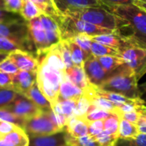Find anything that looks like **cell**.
I'll return each instance as SVG.
<instances>
[{"instance_id": "obj_26", "label": "cell", "mask_w": 146, "mask_h": 146, "mask_svg": "<svg viewBox=\"0 0 146 146\" xmlns=\"http://www.w3.org/2000/svg\"><path fill=\"white\" fill-rule=\"evenodd\" d=\"M91 53L95 57H101L105 56H120L119 51L116 50L109 47L107 45L102 44L100 43H98L94 40L92 41L91 44Z\"/></svg>"}, {"instance_id": "obj_31", "label": "cell", "mask_w": 146, "mask_h": 146, "mask_svg": "<svg viewBox=\"0 0 146 146\" xmlns=\"http://www.w3.org/2000/svg\"><path fill=\"white\" fill-rule=\"evenodd\" d=\"M93 138L99 146H115L119 139L118 135L112 134L105 130Z\"/></svg>"}, {"instance_id": "obj_8", "label": "cell", "mask_w": 146, "mask_h": 146, "mask_svg": "<svg viewBox=\"0 0 146 146\" xmlns=\"http://www.w3.org/2000/svg\"><path fill=\"white\" fill-rule=\"evenodd\" d=\"M23 130L29 138L51 135L63 131L57 126L52 110H44L40 115L27 120Z\"/></svg>"}, {"instance_id": "obj_27", "label": "cell", "mask_w": 146, "mask_h": 146, "mask_svg": "<svg viewBox=\"0 0 146 146\" xmlns=\"http://www.w3.org/2000/svg\"><path fill=\"white\" fill-rule=\"evenodd\" d=\"M22 3L20 15L26 21H29L41 15L38 8L31 0H22Z\"/></svg>"}, {"instance_id": "obj_4", "label": "cell", "mask_w": 146, "mask_h": 146, "mask_svg": "<svg viewBox=\"0 0 146 146\" xmlns=\"http://www.w3.org/2000/svg\"><path fill=\"white\" fill-rule=\"evenodd\" d=\"M65 76V72L56 68L42 59H38L37 84L52 108L58 103L60 85Z\"/></svg>"}, {"instance_id": "obj_53", "label": "cell", "mask_w": 146, "mask_h": 146, "mask_svg": "<svg viewBox=\"0 0 146 146\" xmlns=\"http://www.w3.org/2000/svg\"><path fill=\"white\" fill-rule=\"evenodd\" d=\"M9 56L8 53H4V52H0V62H2L4 59H6Z\"/></svg>"}, {"instance_id": "obj_36", "label": "cell", "mask_w": 146, "mask_h": 146, "mask_svg": "<svg viewBox=\"0 0 146 146\" xmlns=\"http://www.w3.org/2000/svg\"><path fill=\"white\" fill-rule=\"evenodd\" d=\"M115 146H146V134L140 133L137 137L133 139H119Z\"/></svg>"}, {"instance_id": "obj_41", "label": "cell", "mask_w": 146, "mask_h": 146, "mask_svg": "<svg viewBox=\"0 0 146 146\" xmlns=\"http://www.w3.org/2000/svg\"><path fill=\"white\" fill-rule=\"evenodd\" d=\"M101 6L110 9L115 8L119 6H125V5H131L137 0H98Z\"/></svg>"}, {"instance_id": "obj_6", "label": "cell", "mask_w": 146, "mask_h": 146, "mask_svg": "<svg viewBox=\"0 0 146 146\" xmlns=\"http://www.w3.org/2000/svg\"><path fill=\"white\" fill-rule=\"evenodd\" d=\"M56 22L61 31L62 40L71 39L80 33H85L92 38L98 35L107 34L115 32L65 15H62Z\"/></svg>"}, {"instance_id": "obj_1", "label": "cell", "mask_w": 146, "mask_h": 146, "mask_svg": "<svg viewBox=\"0 0 146 146\" xmlns=\"http://www.w3.org/2000/svg\"><path fill=\"white\" fill-rule=\"evenodd\" d=\"M107 9L120 18V26L117 32L132 45L138 46L146 50L145 11L134 4Z\"/></svg>"}, {"instance_id": "obj_55", "label": "cell", "mask_w": 146, "mask_h": 146, "mask_svg": "<svg viewBox=\"0 0 146 146\" xmlns=\"http://www.w3.org/2000/svg\"><path fill=\"white\" fill-rule=\"evenodd\" d=\"M144 105H145V106L146 107V102H145V103H144Z\"/></svg>"}, {"instance_id": "obj_38", "label": "cell", "mask_w": 146, "mask_h": 146, "mask_svg": "<svg viewBox=\"0 0 146 146\" xmlns=\"http://www.w3.org/2000/svg\"><path fill=\"white\" fill-rule=\"evenodd\" d=\"M77 100H61L58 101L59 107L62 113L68 120L70 117L74 116V111L75 109Z\"/></svg>"}, {"instance_id": "obj_2", "label": "cell", "mask_w": 146, "mask_h": 146, "mask_svg": "<svg viewBox=\"0 0 146 146\" xmlns=\"http://www.w3.org/2000/svg\"><path fill=\"white\" fill-rule=\"evenodd\" d=\"M27 27L38 58L62 40V34L57 22L47 15L41 14L39 16L27 21Z\"/></svg>"}, {"instance_id": "obj_49", "label": "cell", "mask_w": 146, "mask_h": 146, "mask_svg": "<svg viewBox=\"0 0 146 146\" xmlns=\"http://www.w3.org/2000/svg\"><path fill=\"white\" fill-rule=\"evenodd\" d=\"M139 89L141 99L144 102H146V82L141 85H139Z\"/></svg>"}, {"instance_id": "obj_35", "label": "cell", "mask_w": 146, "mask_h": 146, "mask_svg": "<svg viewBox=\"0 0 146 146\" xmlns=\"http://www.w3.org/2000/svg\"><path fill=\"white\" fill-rule=\"evenodd\" d=\"M74 43H76L87 55L91 56V44L92 41V38L91 36L85 34V33H80L74 36L73 38H71Z\"/></svg>"}, {"instance_id": "obj_16", "label": "cell", "mask_w": 146, "mask_h": 146, "mask_svg": "<svg viewBox=\"0 0 146 146\" xmlns=\"http://www.w3.org/2000/svg\"><path fill=\"white\" fill-rule=\"evenodd\" d=\"M29 139V146H68L65 131H61L51 135L32 137Z\"/></svg>"}, {"instance_id": "obj_14", "label": "cell", "mask_w": 146, "mask_h": 146, "mask_svg": "<svg viewBox=\"0 0 146 146\" xmlns=\"http://www.w3.org/2000/svg\"><path fill=\"white\" fill-rule=\"evenodd\" d=\"M92 40L100 43L102 44L107 45L109 47H111L119 53L123 50L125 48H127L129 45H132L121 34H120L117 31H115L111 33H107V34H102V35H98L95 37L92 38Z\"/></svg>"}, {"instance_id": "obj_39", "label": "cell", "mask_w": 146, "mask_h": 146, "mask_svg": "<svg viewBox=\"0 0 146 146\" xmlns=\"http://www.w3.org/2000/svg\"><path fill=\"white\" fill-rule=\"evenodd\" d=\"M24 20L20 14L8 11L3 7H0V23L13 22Z\"/></svg>"}, {"instance_id": "obj_21", "label": "cell", "mask_w": 146, "mask_h": 146, "mask_svg": "<svg viewBox=\"0 0 146 146\" xmlns=\"http://www.w3.org/2000/svg\"><path fill=\"white\" fill-rule=\"evenodd\" d=\"M0 139H4L14 146H29L30 139L27 133L21 127L4 135H2Z\"/></svg>"}, {"instance_id": "obj_17", "label": "cell", "mask_w": 146, "mask_h": 146, "mask_svg": "<svg viewBox=\"0 0 146 146\" xmlns=\"http://www.w3.org/2000/svg\"><path fill=\"white\" fill-rule=\"evenodd\" d=\"M84 92L73 84L67 76L64 77L62 80L60 89H59V95H58V101L61 100H78L82 95Z\"/></svg>"}, {"instance_id": "obj_22", "label": "cell", "mask_w": 146, "mask_h": 146, "mask_svg": "<svg viewBox=\"0 0 146 146\" xmlns=\"http://www.w3.org/2000/svg\"><path fill=\"white\" fill-rule=\"evenodd\" d=\"M140 133L138 125L133 122H130L125 119L121 118L118 135L119 139H129L137 137Z\"/></svg>"}, {"instance_id": "obj_15", "label": "cell", "mask_w": 146, "mask_h": 146, "mask_svg": "<svg viewBox=\"0 0 146 146\" xmlns=\"http://www.w3.org/2000/svg\"><path fill=\"white\" fill-rule=\"evenodd\" d=\"M53 3L61 15L72 9L101 6L98 0H53Z\"/></svg>"}, {"instance_id": "obj_24", "label": "cell", "mask_w": 146, "mask_h": 146, "mask_svg": "<svg viewBox=\"0 0 146 146\" xmlns=\"http://www.w3.org/2000/svg\"><path fill=\"white\" fill-rule=\"evenodd\" d=\"M68 43V46L70 49V52H71V57H72V61L74 66H78V67H82L84 65L85 61L90 56L89 55H87L76 43H74L73 40L71 39H66Z\"/></svg>"}, {"instance_id": "obj_52", "label": "cell", "mask_w": 146, "mask_h": 146, "mask_svg": "<svg viewBox=\"0 0 146 146\" xmlns=\"http://www.w3.org/2000/svg\"><path fill=\"white\" fill-rule=\"evenodd\" d=\"M0 146H14L11 143L4 140V139H0Z\"/></svg>"}, {"instance_id": "obj_19", "label": "cell", "mask_w": 146, "mask_h": 146, "mask_svg": "<svg viewBox=\"0 0 146 146\" xmlns=\"http://www.w3.org/2000/svg\"><path fill=\"white\" fill-rule=\"evenodd\" d=\"M64 131L74 138H80L88 134V124L82 118L74 115L68 120Z\"/></svg>"}, {"instance_id": "obj_45", "label": "cell", "mask_w": 146, "mask_h": 146, "mask_svg": "<svg viewBox=\"0 0 146 146\" xmlns=\"http://www.w3.org/2000/svg\"><path fill=\"white\" fill-rule=\"evenodd\" d=\"M120 118H122V119H125L130 122H133V123H135L137 124L139 121V119L141 118V115L138 110H135V111H132V112H128V113H124V114H121L120 115Z\"/></svg>"}, {"instance_id": "obj_46", "label": "cell", "mask_w": 146, "mask_h": 146, "mask_svg": "<svg viewBox=\"0 0 146 146\" xmlns=\"http://www.w3.org/2000/svg\"><path fill=\"white\" fill-rule=\"evenodd\" d=\"M18 128H20V127L13 123L7 122V121H0V133L2 135L9 133Z\"/></svg>"}, {"instance_id": "obj_44", "label": "cell", "mask_w": 146, "mask_h": 146, "mask_svg": "<svg viewBox=\"0 0 146 146\" xmlns=\"http://www.w3.org/2000/svg\"><path fill=\"white\" fill-rule=\"evenodd\" d=\"M4 9L8 11L20 14L22 8V0H3Z\"/></svg>"}, {"instance_id": "obj_34", "label": "cell", "mask_w": 146, "mask_h": 146, "mask_svg": "<svg viewBox=\"0 0 146 146\" xmlns=\"http://www.w3.org/2000/svg\"><path fill=\"white\" fill-rule=\"evenodd\" d=\"M111 113H110L109 111L101 110V109H98V108H94L92 107V109L89 110V112L84 116L82 117V119L86 121V122H91V121H100V120H104L106 119Z\"/></svg>"}, {"instance_id": "obj_10", "label": "cell", "mask_w": 146, "mask_h": 146, "mask_svg": "<svg viewBox=\"0 0 146 146\" xmlns=\"http://www.w3.org/2000/svg\"><path fill=\"white\" fill-rule=\"evenodd\" d=\"M4 109L9 110L14 115L24 120H28L30 118L37 116L44 111L29 98L23 95H21L9 105L4 107Z\"/></svg>"}, {"instance_id": "obj_40", "label": "cell", "mask_w": 146, "mask_h": 146, "mask_svg": "<svg viewBox=\"0 0 146 146\" xmlns=\"http://www.w3.org/2000/svg\"><path fill=\"white\" fill-rule=\"evenodd\" d=\"M21 50V48L14 41L7 38H3V37H0V52H4V53H11L15 50Z\"/></svg>"}, {"instance_id": "obj_47", "label": "cell", "mask_w": 146, "mask_h": 146, "mask_svg": "<svg viewBox=\"0 0 146 146\" xmlns=\"http://www.w3.org/2000/svg\"><path fill=\"white\" fill-rule=\"evenodd\" d=\"M12 75L0 71V88L11 87L12 84Z\"/></svg>"}, {"instance_id": "obj_5", "label": "cell", "mask_w": 146, "mask_h": 146, "mask_svg": "<svg viewBox=\"0 0 146 146\" xmlns=\"http://www.w3.org/2000/svg\"><path fill=\"white\" fill-rule=\"evenodd\" d=\"M111 31H118L120 18L103 6L72 9L64 14Z\"/></svg>"}, {"instance_id": "obj_3", "label": "cell", "mask_w": 146, "mask_h": 146, "mask_svg": "<svg viewBox=\"0 0 146 146\" xmlns=\"http://www.w3.org/2000/svg\"><path fill=\"white\" fill-rule=\"evenodd\" d=\"M98 88L115 92L129 98L141 99L138 80L125 63L114 71Z\"/></svg>"}, {"instance_id": "obj_29", "label": "cell", "mask_w": 146, "mask_h": 146, "mask_svg": "<svg viewBox=\"0 0 146 146\" xmlns=\"http://www.w3.org/2000/svg\"><path fill=\"white\" fill-rule=\"evenodd\" d=\"M92 107V102L90 98L86 95L83 94L82 97H80L76 102L75 109L74 111V115L82 118L89 112Z\"/></svg>"}, {"instance_id": "obj_9", "label": "cell", "mask_w": 146, "mask_h": 146, "mask_svg": "<svg viewBox=\"0 0 146 146\" xmlns=\"http://www.w3.org/2000/svg\"><path fill=\"white\" fill-rule=\"evenodd\" d=\"M124 63L131 69L139 81L146 74V50L134 45H129L120 52Z\"/></svg>"}, {"instance_id": "obj_18", "label": "cell", "mask_w": 146, "mask_h": 146, "mask_svg": "<svg viewBox=\"0 0 146 146\" xmlns=\"http://www.w3.org/2000/svg\"><path fill=\"white\" fill-rule=\"evenodd\" d=\"M65 74L68 79L76 86L80 88L83 92L87 91L91 86V84L89 83L85 70L82 67L73 66L72 68L66 69Z\"/></svg>"}, {"instance_id": "obj_32", "label": "cell", "mask_w": 146, "mask_h": 146, "mask_svg": "<svg viewBox=\"0 0 146 146\" xmlns=\"http://www.w3.org/2000/svg\"><path fill=\"white\" fill-rule=\"evenodd\" d=\"M0 121L13 123V124L18 126L19 127H21V129H23L27 120H24V119L14 115L9 110H6L4 108H1L0 109Z\"/></svg>"}, {"instance_id": "obj_12", "label": "cell", "mask_w": 146, "mask_h": 146, "mask_svg": "<svg viewBox=\"0 0 146 146\" xmlns=\"http://www.w3.org/2000/svg\"><path fill=\"white\" fill-rule=\"evenodd\" d=\"M37 81V71H21L12 75L11 87L21 95H25Z\"/></svg>"}, {"instance_id": "obj_51", "label": "cell", "mask_w": 146, "mask_h": 146, "mask_svg": "<svg viewBox=\"0 0 146 146\" xmlns=\"http://www.w3.org/2000/svg\"><path fill=\"white\" fill-rule=\"evenodd\" d=\"M139 113H140V115L142 116L146 117V107L144 104L139 107Z\"/></svg>"}, {"instance_id": "obj_33", "label": "cell", "mask_w": 146, "mask_h": 146, "mask_svg": "<svg viewBox=\"0 0 146 146\" xmlns=\"http://www.w3.org/2000/svg\"><path fill=\"white\" fill-rule=\"evenodd\" d=\"M120 120H121V118L118 115H116L115 114H110L106 119L104 120V130H105L112 134L118 135Z\"/></svg>"}, {"instance_id": "obj_56", "label": "cell", "mask_w": 146, "mask_h": 146, "mask_svg": "<svg viewBox=\"0 0 146 146\" xmlns=\"http://www.w3.org/2000/svg\"><path fill=\"white\" fill-rule=\"evenodd\" d=\"M1 136H2V134H1V133H0V138H1Z\"/></svg>"}, {"instance_id": "obj_20", "label": "cell", "mask_w": 146, "mask_h": 146, "mask_svg": "<svg viewBox=\"0 0 146 146\" xmlns=\"http://www.w3.org/2000/svg\"><path fill=\"white\" fill-rule=\"evenodd\" d=\"M27 98H29L32 102H33L38 108L43 110H52L50 103L46 99V98L43 95L41 91L38 88L37 81L33 84V86L30 88V90L24 95Z\"/></svg>"}, {"instance_id": "obj_54", "label": "cell", "mask_w": 146, "mask_h": 146, "mask_svg": "<svg viewBox=\"0 0 146 146\" xmlns=\"http://www.w3.org/2000/svg\"><path fill=\"white\" fill-rule=\"evenodd\" d=\"M0 7H3V8H4V5H3V0H0Z\"/></svg>"}, {"instance_id": "obj_37", "label": "cell", "mask_w": 146, "mask_h": 146, "mask_svg": "<svg viewBox=\"0 0 146 146\" xmlns=\"http://www.w3.org/2000/svg\"><path fill=\"white\" fill-rule=\"evenodd\" d=\"M59 46H60L62 57V60L64 62L66 69H68V68H72L73 66H74L73 63V61H72L71 52H70V49H69L68 41L67 40H61V42L59 43Z\"/></svg>"}, {"instance_id": "obj_13", "label": "cell", "mask_w": 146, "mask_h": 146, "mask_svg": "<svg viewBox=\"0 0 146 146\" xmlns=\"http://www.w3.org/2000/svg\"><path fill=\"white\" fill-rule=\"evenodd\" d=\"M9 57L15 62L19 70L38 71V58L29 52L18 50L9 53Z\"/></svg>"}, {"instance_id": "obj_11", "label": "cell", "mask_w": 146, "mask_h": 146, "mask_svg": "<svg viewBox=\"0 0 146 146\" xmlns=\"http://www.w3.org/2000/svg\"><path fill=\"white\" fill-rule=\"evenodd\" d=\"M83 68L89 83L96 87H99L112 74L106 72L99 63L98 58L92 55L85 61Z\"/></svg>"}, {"instance_id": "obj_48", "label": "cell", "mask_w": 146, "mask_h": 146, "mask_svg": "<svg viewBox=\"0 0 146 146\" xmlns=\"http://www.w3.org/2000/svg\"><path fill=\"white\" fill-rule=\"evenodd\" d=\"M137 125H138L139 132L141 133H145L146 134V117H144L141 115V118L139 119Z\"/></svg>"}, {"instance_id": "obj_50", "label": "cell", "mask_w": 146, "mask_h": 146, "mask_svg": "<svg viewBox=\"0 0 146 146\" xmlns=\"http://www.w3.org/2000/svg\"><path fill=\"white\" fill-rule=\"evenodd\" d=\"M133 4L146 12V0H137L133 3Z\"/></svg>"}, {"instance_id": "obj_28", "label": "cell", "mask_w": 146, "mask_h": 146, "mask_svg": "<svg viewBox=\"0 0 146 146\" xmlns=\"http://www.w3.org/2000/svg\"><path fill=\"white\" fill-rule=\"evenodd\" d=\"M66 143L68 146H99L94 138L89 134L80 138H74L66 133Z\"/></svg>"}, {"instance_id": "obj_42", "label": "cell", "mask_w": 146, "mask_h": 146, "mask_svg": "<svg viewBox=\"0 0 146 146\" xmlns=\"http://www.w3.org/2000/svg\"><path fill=\"white\" fill-rule=\"evenodd\" d=\"M0 71L9 74H15L18 73L19 69L15 62L8 56L2 62H0Z\"/></svg>"}, {"instance_id": "obj_25", "label": "cell", "mask_w": 146, "mask_h": 146, "mask_svg": "<svg viewBox=\"0 0 146 146\" xmlns=\"http://www.w3.org/2000/svg\"><path fill=\"white\" fill-rule=\"evenodd\" d=\"M98 60L104 69L108 73H113L117 68L124 64V61L121 56H105L98 57Z\"/></svg>"}, {"instance_id": "obj_43", "label": "cell", "mask_w": 146, "mask_h": 146, "mask_svg": "<svg viewBox=\"0 0 146 146\" xmlns=\"http://www.w3.org/2000/svg\"><path fill=\"white\" fill-rule=\"evenodd\" d=\"M88 134L92 137L98 135L104 131V120L88 122Z\"/></svg>"}, {"instance_id": "obj_23", "label": "cell", "mask_w": 146, "mask_h": 146, "mask_svg": "<svg viewBox=\"0 0 146 146\" xmlns=\"http://www.w3.org/2000/svg\"><path fill=\"white\" fill-rule=\"evenodd\" d=\"M40 10L41 14L47 15L52 17L56 21L62 15L56 9L53 0H31Z\"/></svg>"}, {"instance_id": "obj_57", "label": "cell", "mask_w": 146, "mask_h": 146, "mask_svg": "<svg viewBox=\"0 0 146 146\" xmlns=\"http://www.w3.org/2000/svg\"></svg>"}, {"instance_id": "obj_7", "label": "cell", "mask_w": 146, "mask_h": 146, "mask_svg": "<svg viewBox=\"0 0 146 146\" xmlns=\"http://www.w3.org/2000/svg\"><path fill=\"white\" fill-rule=\"evenodd\" d=\"M0 37L7 38L14 41L21 48V50L29 52L38 57L27 27V21L25 20L0 23Z\"/></svg>"}, {"instance_id": "obj_30", "label": "cell", "mask_w": 146, "mask_h": 146, "mask_svg": "<svg viewBox=\"0 0 146 146\" xmlns=\"http://www.w3.org/2000/svg\"><path fill=\"white\" fill-rule=\"evenodd\" d=\"M21 94L15 92L12 87L0 88V109L9 105Z\"/></svg>"}]
</instances>
